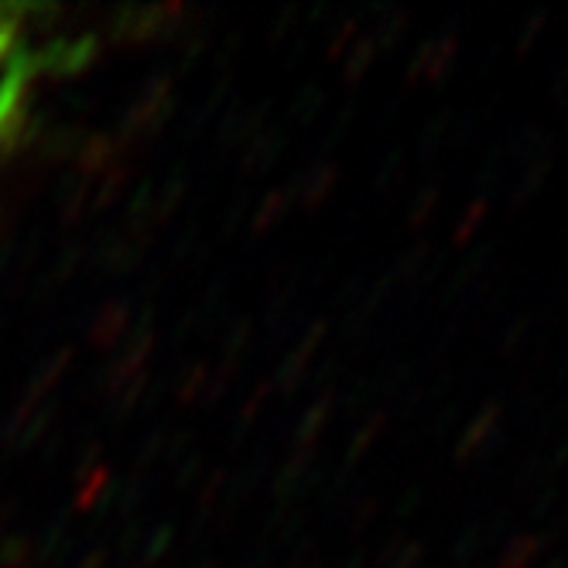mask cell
<instances>
[{"instance_id":"4","label":"cell","mask_w":568,"mask_h":568,"mask_svg":"<svg viewBox=\"0 0 568 568\" xmlns=\"http://www.w3.org/2000/svg\"><path fill=\"white\" fill-rule=\"evenodd\" d=\"M494 435H500V408L497 404H486V408L479 412V418L473 422L466 442H463V456H473L476 449H483Z\"/></svg>"},{"instance_id":"7","label":"cell","mask_w":568,"mask_h":568,"mask_svg":"<svg viewBox=\"0 0 568 568\" xmlns=\"http://www.w3.org/2000/svg\"><path fill=\"white\" fill-rule=\"evenodd\" d=\"M551 103L558 110H568V65H561L555 75H551Z\"/></svg>"},{"instance_id":"2","label":"cell","mask_w":568,"mask_h":568,"mask_svg":"<svg viewBox=\"0 0 568 568\" xmlns=\"http://www.w3.org/2000/svg\"><path fill=\"white\" fill-rule=\"evenodd\" d=\"M555 158H558V148L551 144V148H545L538 158L527 161L524 172H520V179H517V185H514V192H510V202H507V210H510V213H520L524 206H531V202L541 195V189L548 185V179H551V172H555Z\"/></svg>"},{"instance_id":"9","label":"cell","mask_w":568,"mask_h":568,"mask_svg":"<svg viewBox=\"0 0 568 568\" xmlns=\"http://www.w3.org/2000/svg\"><path fill=\"white\" fill-rule=\"evenodd\" d=\"M538 568H565V561H561V558H551V561H545V565H538Z\"/></svg>"},{"instance_id":"3","label":"cell","mask_w":568,"mask_h":568,"mask_svg":"<svg viewBox=\"0 0 568 568\" xmlns=\"http://www.w3.org/2000/svg\"><path fill=\"white\" fill-rule=\"evenodd\" d=\"M548 551V538L541 535H514L504 545L497 568H538Z\"/></svg>"},{"instance_id":"5","label":"cell","mask_w":568,"mask_h":568,"mask_svg":"<svg viewBox=\"0 0 568 568\" xmlns=\"http://www.w3.org/2000/svg\"><path fill=\"white\" fill-rule=\"evenodd\" d=\"M545 24H548V11H535L531 18L524 21V28H520V34H517V42H514V55H517V59H524L527 52H531V49L541 42Z\"/></svg>"},{"instance_id":"8","label":"cell","mask_w":568,"mask_h":568,"mask_svg":"<svg viewBox=\"0 0 568 568\" xmlns=\"http://www.w3.org/2000/svg\"><path fill=\"white\" fill-rule=\"evenodd\" d=\"M483 216H486V199H479V202H473V206H469V213L463 220V230H459V240H469L479 230Z\"/></svg>"},{"instance_id":"1","label":"cell","mask_w":568,"mask_h":568,"mask_svg":"<svg viewBox=\"0 0 568 568\" xmlns=\"http://www.w3.org/2000/svg\"><path fill=\"white\" fill-rule=\"evenodd\" d=\"M38 75H42V38L31 11L0 4V158L24 124Z\"/></svg>"},{"instance_id":"6","label":"cell","mask_w":568,"mask_h":568,"mask_svg":"<svg viewBox=\"0 0 568 568\" xmlns=\"http://www.w3.org/2000/svg\"><path fill=\"white\" fill-rule=\"evenodd\" d=\"M527 343H531V318L520 315V318H514L510 326H507V336H504V356H507V359L520 356Z\"/></svg>"}]
</instances>
